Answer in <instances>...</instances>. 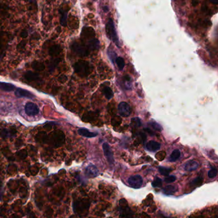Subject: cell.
I'll return each mask as SVG.
<instances>
[{"label":"cell","mask_w":218,"mask_h":218,"mask_svg":"<svg viewBox=\"0 0 218 218\" xmlns=\"http://www.w3.org/2000/svg\"><path fill=\"white\" fill-rule=\"evenodd\" d=\"M106 32L108 37L113 41L114 43L118 47H120V45L119 44V40L118 38L117 34H116V30L115 28V25L112 19H110L108 22H107L106 26Z\"/></svg>","instance_id":"6da1fadb"},{"label":"cell","mask_w":218,"mask_h":218,"mask_svg":"<svg viewBox=\"0 0 218 218\" xmlns=\"http://www.w3.org/2000/svg\"><path fill=\"white\" fill-rule=\"evenodd\" d=\"M76 72L81 76H86L90 72V65L89 63L85 61H80L74 65Z\"/></svg>","instance_id":"7a4b0ae2"},{"label":"cell","mask_w":218,"mask_h":218,"mask_svg":"<svg viewBox=\"0 0 218 218\" xmlns=\"http://www.w3.org/2000/svg\"><path fill=\"white\" fill-rule=\"evenodd\" d=\"M129 185L134 189H138L143 184V178L141 175H136L131 176L128 179Z\"/></svg>","instance_id":"3957f363"},{"label":"cell","mask_w":218,"mask_h":218,"mask_svg":"<svg viewBox=\"0 0 218 218\" xmlns=\"http://www.w3.org/2000/svg\"><path fill=\"white\" fill-rule=\"evenodd\" d=\"M118 110L120 115H121L123 117H127L130 115L131 113V109L129 104L125 102H122L119 104Z\"/></svg>","instance_id":"277c9868"},{"label":"cell","mask_w":218,"mask_h":218,"mask_svg":"<svg viewBox=\"0 0 218 218\" xmlns=\"http://www.w3.org/2000/svg\"><path fill=\"white\" fill-rule=\"evenodd\" d=\"M72 48L73 51L80 56H86L89 54L88 49L81 44L75 42L72 46Z\"/></svg>","instance_id":"5b68a950"},{"label":"cell","mask_w":218,"mask_h":218,"mask_svg":"<svg viewBox=\"0 0 218 218\" xmlns=\"http://www.w3.org/2000/svg\"><path fill=\"white\" fill-rule=\"evenodd\" d=\"M25 112L29 116H35L39 113V109L37 105L33 103H28L25 105Z\"/></svg>","instance_id":"8992f818"},{"label":"cell","mask_w":218,"mask_h":218,"mask_svg":"<svg viewBox=\"0 0 218 218\" xmlns=\"http://www.w3.org/2000/svg\"><path fill=\"white\" fill-rule=\"evenodd\" d=\"M15 95L18 98H21V97H25L28 99H33L35 97V95L32 93L29 92L27 90L22 89L18 88L15 91Z\"/></svg>","instance_id":"52a82bcc"},{"label":"cell","mask_w":218,"mask_h":218,"mask_svg":"<svg viewBox=\"0 0 218 218\" xmlns=\"http://www.w3.org/2000/svg\"><path fill=\"white\" fill-rule=\"evenodd\" d=\"M103 148L104 150V156H106V159H108V162L110 164H113L114 163V157L113 154L111 151V149L110 148V145H109L107 143H104L103 145Z\"/></svg>","instance_id":"ba28073f"},{"label":"cell","mask_w":218,"mask_h":218,"mask_svg":"<svg viewBox=\"0 0 218 218\" xmlns=\"http://www.w3.org/2000/svg\"><path fill=\"white\" fill-rule=\"evenodd\" d=\"M85 175L89 178H94L99 175V170L94 165L90 164L85 169Z\"/></svg>","instance_id":"9c48e42d"},{"label":"cell","mask_w":218,"mask_h":218,"mask_svg":"<svg viewBox=\"0 0 218 218\" xmlns=\"http://www.w3.org/2000/svg\"><path fill=\"white\" fill-rule=\"evenodd\" d=\"M145 148L150 152H157L161 148V144L155 141H149L146 143Z\"/></svg>","instance_id":"30bf717a"},{"label":"cell","mask_w":218,"mask_h":218,"mask_svg":"<svg viewBox=\"0 0 218 218\" xmlns=\"http://www.w3.org/2000/svg\"><path fill=\"white\" fill-rule=\"evenodd\" d=\"M81 35L82 37H83V38L86 39H92L95 37V33L94 30H93L92 28L86 27V28H84L83 29H82Z\"/></svg>","instance_id":"8fae6325"},{"label":"cell","mask_w":218,"mask_h":218,"mask_svg":"<svg viewBox=\"0 0 218 218\" xmlns=\"http://www.w3.org/2000/svg\"><path fill=\"white\" fill-rule=\"evenodd\" d=\"M199 166V164L195 161H189L187 162L184 166V169L187 171H191L196 170Z\"/></svg>","instance_id":"7c38bea8"},{"label":"cell","mask_w":218,"mask_h":218,"mask_svg":"<svg viewBox=\"0 0 218 218\" xmlns=\"http://www.w3.org/2000/svg\"><path fill=\"white\" fill-rule=\"evenodd\" d=\"M78 134L81 135L82 136H84L86 138H94L97 136V133L90 132L88 129L85 128H81L78 130Z\"/></svg>","instance_id":"4fadbf2b"},{"label":"cell","mask_w":218,"mask_h":218,"mask_svg":"<svg viewBox=\"0 0 218 218\" xmlns=\"http://www.w3.org/2000/svg\"><path fill=\"white\" fill-rule=\"evenodd\" d=\"M16 88L15 86L11 83H8V82H0V89L3 91L5 92H11Z\"/></svg>","instance_id":"5bb4252c"},{"label":"cell","mask_w":218,"mask_h":218,"mask_svg":"<svg viewBox=\"0 0 218 218\" xmlns=\"http://www.w3.org/2000/svg\"><path fill=\"white\" fill-rule=\"evenodd\" d=\"M180 157V152L179 150H174L171 153L170 158H169V161L170 162H175L177 159H179Z\"/></svg>","instance_id":"9a60e30c"},{"label":"cell","mask_w":218,"mask_h":218,"mask_svg":"<svg viewBox=\"0 0 218 218\" xmlns=\"http://www.w3.org/2000/svg\"><path fill=\"white\" fill-rule=\"evenodd\" d=\"M99 47V42L98 40L93 39L88 42V47L92 50H95Z\"/></svg>","instance_id":"2e32d148"},{"label":"cell","mask_w":218,"mask_h":218,"mask_svg":"<svg viewBox=\"0 0 218 218\" xmlns=\"http://www.w3.org/2000/svg\"><path fill=\"white\" fill-rule=\"evenodd\" d=\"M103 93L106 98L108 100H110L113 97V92L111 88L108 87V86L103 89Z\"/></svg>","instance_id":"e0dca14e"},{"label":"cell","mask_w":218,"mask_h":218,"mask_svg":"<svg viewBox=\"0 0 218 218\" xmlns=\"http://www.w3.org/2000/svg\"><path fill=\"white\" fill-rule=\"evenodd\" d=\"M176 191V188L173 186H167L163 189V192L166 194H172Z\"/></svg>","instance_id":"ac0fdd59"},{"label":"cell","mask_w":218,"mask_h":218,"mask_svg":"<svg viewBox=\"0 0 218 218\" xmlns=\"http://www.w3.org/2000/svg\"><path fill=\"white\" fill-rule=\"evenodd\" d=\"M116 64L118 67V69L121 70L123 69V67H125V62L124 60L122 57H117L115 60Z\"/></svg>","instance_id":"d6986e66"},{"label":"cell","mask_w":218,"mask_h":218,"mask_svg":"<svg viewBox=\"0 0 218 218\" xmlns=\"http://www.w3.org/2000/svg\"><path fill=\"white\" fill-rule=\"evenodd\" d=\"M171 168H165V167H162L161 166L159 168V171L160 174L164 175V176H168L169 174L171 171Z\"/></svg>","instance_id":"ffe728a7"},{"label":"cell","mask_w":218,"mask_h":218,"mask_svg":"<svg viewBox=\"0 0 218 218\" xmlns=\"http://www.w3.org/2000/svg\"><path fill=\"white\" fill-rule=\"evenodd\" d=\"M60 51H61V49H60L59 46H54L53 47H51L50 50H49V53L52 56H56L60 53Z\"/></svg>","instance_id":"44dd1931"},{"label":"cell","mask_w":218,"mask_h":218,"mask_svg":"<svg viewBox=\"0 0 218 218\" xmlns=\"http://www.w3.org/2000/svg\"><path fill=\"white\" fill-rule=\"evenodd\" d=\"M32 67L33 69L37 70H42L44 69V65L42 64V63H40L38 62H33L32 64Z\"/></svg>","instance_id":"7402d4cb"},{"label":"cell","mask_w":218,"mask_h":218,"mask_svg":"<svg viewBox=\"0 0 218 218\" xmlns=\"http://www.w3.org/2000/svg\"><path fill=\"white\" fill-rule=\"evenodd\" d=\"M152 185L153 187H161L163 186L162 180L159 177H156L153 181Z\"/></svg>","instance_id":"603a6c76"},{"label":"cell","mask_w":218,"mask_h":218,"mask_svg":"<svg viewBox=\"0 0 218 218\" xmlns=\"http://www.w3.org/2000/svg\"><path fill=\"white\" fill-rule=\"evenodd\" d=\"M203 183V179L202 177H197L193 180V181L191 182V186H200Z\"/></svg>","instance_id":"cb8c5ba5"},{"label":"cell","mask_w":218,"mask_h":218,"mask_svg":"<svg viewBox=\"0 0 218 218\" xmlns=\"http://www.w3.org/2000/svg\"><path fill=\"white\" fill-rule=\"evenodd\" d=\"M148 125L152 127V128L154 129L155 130L161 131L163 130V128L161 127V126L159 125V124L155 123V122H150L148 123Z\"/></svg>","instance_id":"d4e9b609"},{"label":"cell","mask_w":218,"mask_h":218,"mask_svg":"<svg viewBox=\"0 0 218 218\" xmlns=\"http://www.w3.org/2000/svg\"><path fill=\"white\" fill-rule=\"evenodd\" d=\"M217 175V170L216 168H212L208 173V176L210 179H214Z\"/></svg>","instance_id":"484cf974"},{"label":"cell","mask_w":218,"mask_h":218,"mask_svg":"<svg viewBox=\"0 0 218 218\" xmlns=\"http://www.w3.org/2000/svg\"><path fill=\"white\" fill-rule=\"evenodd\" d=\"M131 122H132V124L135 126V127H140L141 125V121L138 118H134L132 120H131Z\"/></svg>","instance_id":"4316f807"},{"label":"cell","mask_w":218,"mask_h":218,"mask_svg":"<svg viewBox=\"0 0 218 218\" xmlns=\"http://www.w3.org/2000/svg\"><path fill=\"white\" fill-rule=\"evenodd\" d=\"M176 180V177L174 175H171V176H168L167 177L164 179V181L166 183H171L174 182Z\"/></svg>","instance_id":"83f0119b"},{"label":"cell","mask_w":218,"mask_h":218,"mask_svg":"<svg viewBox=\"0 0 218 218\" xmlns=\"http://www.w3.org/2000/svg\"><path fill=\"white\" fill-rule=\"evenodd\" d=\"M66 21H67V14L65 13V14L63 15V17L62 19V24H63V26H65Z\"/></svg>","instance_id":"f1b7e54d"},{"label":"cell","mask_w":218,"mask_h":218,"mask_svg":"<svg viewBox=\"0 0 218 218\" xmlns=\"http://www.w3.org/2000/svg\"><path fill=\"white\" fill-rule=\"evenodd\" d=\"M21 37H24V38H25V37H27L28 33H27V32H25V31H24V32H22V33L21 34Z\"/></svg>","instance_id":"f546056e"},{"label":"cell","mask_w":218,"mask_h":218,"mask_svg":"<svg viewBox=\"0 0 218 218\" xmlns=\"http://www.w3.org/2000/svg\"><path fill=\"white\" fill-rule=\"evenodd\" d=\"M217 1H218V0H210V2L214 3V5H217Z\"/></svg>","instance_id":"4dcf8cb0"},{"label":"cell","mask_w":218,"mask_h":218,"mask_svg":"<svg viewBox=\"0 0 218 218\" xmlns=\"http://www.w3.org/2000/svg\"><path fill=\"white\" fill-rule=\"evenodd\" d=\"M198 4V0H193V5L196 6Z\"/></svg>","instance_id":"1f68e13d"}]
</instances>
